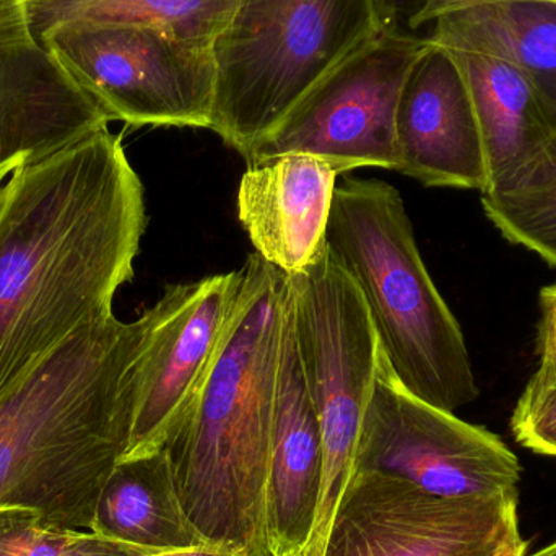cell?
Segmentation results:
<instances>
[{"label":"cell","instance_id":"1","mask_svg":"<svg viewBox=\"0 0 556 556\" xmlns=\"http://www.w3.org/2000/svg\"><path fill=\"white\" fill-rule=\"evenodd\" d=\"M147 227L143 186L108 127L0 189V395L75 330L113 314Z\"/></svg>","mask_w":556,"mask_h":556},{"label":"cell","instance_id":"2","mask_svg":"<svg viewBox=\"0 0 556 556\" xmlns=\"http://www.w3.org/2000/svg\"><path fill=\"white\" fill-rule=\"evenodd\" d=\"M146 333V313L91 320L0 395V506L90 531L129 444Z\"/></svg>","mask_w":556,"mask_h":556},{"label":"cell","instance_id":"3","mask_svg":"<svg viewBox=\"0 0 556 556\" xmlns=\"http://www.w3.org/2000/svg\"><path fill=\"white\" fill-rule=\"evenodd\" d=\"M240 276L214 362L165 447L205 539L270 556L266 490L290 280L257 253Z\"/></svg>","mask_w":556,"mask_h":556},{"label":"cell","instance_id":"4","mask_svg":"<svg viewBox=\"0 0 556 556\" xmlns=\"http://www.w3.org/2000/svg\"><path fill=\"white\" fill-rule=\"evenodd\" d=\"M326 247L358 287L397 381L453 414L476 401L463 329L425 267L401 192L381 179L343 176Z\"/></svg>","mask_w":556,"mask_h":556},{"label":"cell","instance_id":"5","mask_svg":"<svg viewBox=\"0 0 556 556\" xmlns=\"http://www.w3.org/2000/svg\"><path fill=\"white\" fill-rule=\"evenodd\" d=\"M391 25L384 0H241L214 45L211 130L247 159Z\"/></svg>","mask_w":556,"mask_h":556},{"label":"cell","instance_id":"6","mask_svg":"<svg viewBox=\"0 0 556 556\" xmlns=\"http://www.w3.org/2000/svg\"><path fill=\"white\" fill-rule=\"evenodd\" d=\"M288 280L301 371L323 433L320 495L340 498L355 472L381 346L358 287L326 244L303 273Z\"/></svg>","mask_w":556,"mask_h":556},{"label":"cell","instance_id":"7","mask_svg":"<svg viewBox=\"0 0 556 556\" xmlns=\"http://www.w3.org/2000/svg\"><path fill=\"white\" fill-rule=\"evenodd\" d=\"M39 42L111 121L211 129L214 45L147 26L81 22L55 26Z\"/></svg>","mask_w":556,"mask_h":556},{"label":"cell","instance_id":"8","mask_svg":"<svg viewBox=\"0 0 556 556\" xmlns=\"http://www.w3.org/2000/svg\"><path fill=\"white\" fill-rule=\"evenodd\" d=\"M355 472L402 480L440 498H472L519 492L521 464L498 434L410 394L381 352Z\"/></svg>","mask_w":556,"mask_h":556},{"label":"cell","instance_id":"9","mask_svg":"<svg viewBox=\"0 0 556 556\" xmlns=\"http://www.w3.org/2000/svg\"><path fill=\"white\" fill-rule=\"evenodd\" d=\"M428 48L389 26L324 80L280 126L257 143L248 165L309 153L349 175L356 168L397 169L395 116L405 81Z\"/></svg>","mask_w":556,"mask_h":556},{"label":"cell","instance_id":"10","mask_svg":"<svg viewBox=\"0 0 556 556\" xmlns=\"http://www.w3.org/2000/svg\"><path fill=\"white\" fill-rule=\"evenodd\" d=\"M519 492L440 498L375 472H353L319 556H493L521 535Z\"/></svg>","mask_w":556,"mask_h":556},{"label":"cell","instance_id":"11","mask_svg":"<svg viewBox=\"0 0 556 556\" xmlns=\"http://www.w3.org/2000/svg\"><path fill=\"white\" fill-rule=\"evenodd\" d=\"M240 269L168 285L146 311L132 430L119 460L165 450L220 346L237 301Z\"/></svg>","mask_w":556,"mask_h":556},{"label":"cell","instance_id":"12","mask_svg":"<svg viewBox=\"0 0 556 556\" xmlns=\"http://www.w3.org/2000/svg\"><path fill=\"white\" fill-rule=\"evenodd\" d=\"M110 123L106 111L38 41L25 0H0V189L16 169Z\"/></svg>","mask_w":556,"mask_h":556},{"label":"cell","instance_id":"13","mask_svg":"<svg viewBox=\"0 0 556 556\" xmlns=\"http://www.w3.org/2000/svg\"><path fill=\"white\" fill-rule=\"evenodd\" d=\"M395 172L427 188L485 191V150L469 88L454 55L428 39L395 116Z\"/></svg>","mask_w":556,"mask_h":556},{"label":"cell","instance_id":"14","mask_svg":"<svg viewBox=\"0 0 556 556\" xmlns=\"http://www.w3.org/2000/svg\"><path fill=\"white\" fill-rule=\"evenodd\" d=\"M323 469L319 417L304 384L287 303L266 490L270 556L303 554L316 526Z\"/></svg>","mask_w":556,"mask_h":556},{"label":"cell","instance_id":"15","mask_svg":"<svg viewBox=\"0 0 556 556\" xmlns=\"http://www.w3.org/2000/svg\"><path fill=\"white\" fill-rule=\"evenodd\" d=\"M339 176L309 153L248 165L238 189V218L256 253L288 277L303 273L326 244Z\"/></svg>","mask_w":556,"mask_h":556},{"label":"cell","instance_id":"16","mask_svg":"<svg viewBox=\"0 0 556 556\" xmlns=\"http://www.w3.org/2000/svg\"><path fill=\"white\" fill-rule=\"evenodd\" d=\"M412 26L447 49L489 52L525 72L556 119V3L542 0H421Z\"/></svg>","mask_w":556,"mask_h":556},{"label":"cell","instance_id":"17","mask_svg":"<svg viewBox=\"0 0 556 556\" xmlns=\"http://www.w3.org/2000/svg\"><path fill=\"white\" fill-rule=\"evenodd\" d=\"M447 51L456 59L472 98L490 189L528 165L555 139L556 119L538 88L511 62L489 52Z\"/></svg>","mask_w":556,"mask_h":556},{"label":"cell","instance_id":"18","mask_svg":"<svg viewBox=\"0 0 556 556\" xmlns=\"http://www.w3.org/2000/svg\"><path fill=\"white\" fill-rule=\"evenodd\" d=\"M90 531L153 552L212 544L182 505L166 447L114 466L98 496Z\"/></svg>","mask_w":556,"mask_h":556},{"label":"cell","instance_id":"19","mask_svg":"<svg viewBox=\"0 0 556 556\" xmlns=\"http://www.w3.org/2000/svg\"><path fill=\"white\" fill-rule=\"evenodd\" d=\"M241 0H25L36 38L65 23H108L160 29L215 45Z\"/></svg>","mask_w":556,"mask_h":556},{"label":"cell","instance_id":"20","mask_svg":"<svg viewBox=\"0 0 556 556\" xmlns=\"http://www.w3.org/2000/svg\"><path fill=\"white\" fill-rule=\"evenodd\" d=\"M506 241L556 267V137L534 160L480 194Z\"/></svg>","mask_w":556,"mask_h":556},{"label":"cell","instance_id":"21","mask_svg":"<svg viewBox=\"0 0 556 556\" xmlns=\"http://www.w3.org/2000/svg\"><path fill=\"white\" fill-rule=\"evenodd\" d=\"M142 547L49 522L38 509L0 506V556H146Z\"/></svg>","mask_w":556,"mask_h":556},{"label":"cell","instance_id":"22","mask_svg":"<svg viewBox=\"0 0 556 556\" xmlns=\"http://www.w3.org/2000/svg\"><path fill=\"white\" fill-rule=\"evenodd\" d=\"M511 431L528 450L556 457V384L529 379L513 412Z\"/></svg>","mask_w":556,"mask_h":556},{"label":"cell","instance_id":"23","mask_svg":"<svg viewBox=\"0 0 556 556\" xmlns=\"http://www.w3.org/2000/svg\"><path fill=\"white\" fill-rule=\"evenodd\" d=\"M541 320L538 327L539 368L532 378L556 384V281L541 290Z\"/></svg>","mask_w":556,"mask_h":556},{"label":"cell","instance_id":"24","mask_svg":"<svg viewBox=\"0 0 556 556\" xmlns=\"http://www.w3.org/2000/svg\"><path fill=\"white\" fill-rule=\"evenodd\" d=\"M146 556H251L243 548L227 547V545L208 544L202 547L181 548V551L155 552Z\"/></svg>","mask_w":556,"mask_h":556},{"label":"cell","instance_id":"25","mask_svg":"<svg viewBox=\"0 0 556 556\" xmlns=\"http://www.w3.org/2000/svg\"><path fill=\"white\" fill-rule=\"evenodd\" d=\"M526 548H528V542L522 539V535H518V538L509 541L508 544L503 545L493 556H525Z\"/></svg>","mask_w":556,"mask_h":556},{"label":"cell","instance_id":"26","mask_svg":"<svg viewBox=\"0 0 556 556\" xmlns=\"http://www.w3.org/2000/svg\"><path fill=\"white\" fill-rule=\"evenodd\" d=\"M531 556H556V542L555 544L548 545V547L542 548V551L535 552V554Z\"/></svg>","mask_w":556,"mask_h":556},{"label":"cell","instance_id":"27","mask_svg":"<svg viewBox=\"0 0 556 556\" xmlns=\"http://www.w3.org/2000/svg\"><path fill=\"white\" fill-rule=\"evenodd\" d=\"M421 2V0H420ZM542 2H551V3H556V0H542Z\"/></svg>","mask_w":556,"mask_h":556}]
</instances>
